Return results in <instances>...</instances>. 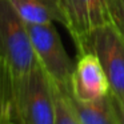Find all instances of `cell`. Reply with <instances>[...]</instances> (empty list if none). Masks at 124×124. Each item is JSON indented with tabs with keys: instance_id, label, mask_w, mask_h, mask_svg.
<instances>
[{
	"instance_id": "obj_6",
	"label": "cell",
	"mask_w": 124,
	"mask_h": 124,
	"mask_svg": "<svg viewBox=\"0 0 124 124\" xmlns=\"http://www.w3.org/2000/svg\"><path fill=\"white\" fill-rule=\"evenodd\" d=\"M70 92L73 97L81 101H93L111 92L105 71L95 54L78 56Z\"/></svg>"
},
{
	"instance_id": "obj_12",
	"label": "cell",
	"mask_w": 124,
	"mask_h": 124,
	"mask_svg": "<svg viewBox=\"0 0 124 124\" xmlns=\"http://www.w3.org/2000/svg\"><path fill=\"white\" fill-rule=\"evenodd\" d=\"M116 105V111H117V117H119V124H124V101L120 103L113 97Z\"/></svg>"
},
{
	"instance_id": "obj_5",
	"label": "cell",
	"mask_w": 124,
	"mask_h": 124,
	"mask_svg": "<svg viewBox=\"0 0 124 124\" xmlns=\"http://www.w3.org/2000/svg\"><path fill=\"white\" fill-rule=\"evenodd\" d=\"M89 54L99 57L109 81L111 93L124 101V39L111 24L99 28L89 44Z\"/></svg>"
},
{
	"instance_id": "obj_10",
	"label": "cell",
	"mask_w": 124,
	"mask_h": 124,
	"mask_svg": "<svg viewBox=\"0 0 124 124\" xmlns=\"http://www.w3.org/2000/svg\"><path fill=\"white\" fill-rule=\"evenodd\" d=\"M55 87V103H56V115L55 124H81L71 103L68 101L65 93L60 88Z\"/></svg>"
},
{
	"instance_id": "obj_3",
	"label": "cell",
	"mask_w": 124,
	"mask_h": 124,
	"mask_svg": "<svg viewBox=\"0 0 124 124\" xmlns=\"http://www.w3.org/2000/svg\"><path fill=\"white\" fill-rule=\"evenodd\" d=\"M39 64L60 89H71L75 62L68 56L54 23H25Z\"/></svg>"
},
{
	"instance_id": "obj_11",
	"label": "cell",
	"mask_w": 124,
	"mask_h": 124,
	"mask_svg": "<svg viewBox=\"0 0 124 124\" xmlns=\"http://www.w3.org/2000/svg\"><path fill=\"white\" fill-rule=\"evenodd\" d=\"M109 24L124 39V0H107Z\"/></svg>"
},
{
	"instance_id": "obj_9",
	"label": "cell",
	"mask_w": 124,
	"mask_h": 124,
	"mask_svg": "<svg viewBox=\"0 0 124 124\" xmlns=\"http://www.w3.org/2000/svg\"><path fill=\"white\" fill-rule=\"evenodd\" d=\"M12 120V76L0 60V124Z\"/></svg>"
},
{
	"instance_id": "obj_1",
	"label": "cell",
	"mask_w": 124,
	"mask_h": 124,
	"mask_svg": "<svg viewBox=\"0 0 124 124\" xmlns=\"http://www.w3.org/2000/svg\"><path fill=\"white\" fill-rule=\"evenodd\" d=\"M55 87L39 62L12 80V120L17 124H55Z\"/></svg>"
},
{
	"instance_id": "obj_8",
	"label": "cell",
	"mask_w": 124,
	"mask_h": 124,
	"mask_svg": "<svg viewBox=\"0 0 124 124\" xmlns=\"http://www.w3.org/2000/svg\"><path fill=\"white\" fill-rule=\"evenodd\" d=\"M14 8L25 23H62L60 0H11Z\"/></svg>"
},
{
	"instance_id": "obj_13",
	"label": "cell",
	"mask_w": 124,
	"mask_h": 124,
	"mask_svg": "<svg viewBox=\"0 0 124 124\" xmlns=\"http://www.w3.org/2000/svg\"><path fill=\"white\" fill-rule=\"evenodd\" d=\"M6 124H17V123H16V121H14V120H9L8 123H6Z\"/></svg>"
},
{
	"instance_id": "obj_2",
	"label": "cell",
	"mask_w": 124,
	"mask_h": 124,
	"mask_svg": "<svg viewBox=\"0 0 124 124\" xmlns=\"http://www.w3.org/2000/svg\"><path fill=\"white\" fill-rule=\"evenodd\" d=\"M0 60L9 70L12 80L27 75L38 63L27 24L11 0H0Z\"/></svg>"
},
{
	"instance_id": "obj_4",
	"label": "cell",
	"mask_w": 124,
	"mask_h": 124,
	"mask_svg": "<svg viewBox=\"0 0 124 124\" xmlns=\"http://www.w3.org/2000/svg\"><path fill=\"white\" fill-rule=\"evenodd\" d=\"M62 24L73 40L78 56L89 54V44L99 28L109 24L107 0H60Z\"/></svg>"
},
{
	"instance_id": "obj_7",
	"label": "cell",
	"mask_w": 124,
	"mask_h": 124,
	"mask_svg": "<svg viewBox=\"0 0 124 124\" xmlns=\"http://www.w3.org/2000/svg\"><path fill=\"white\" fill-rule=\"evenodd\" d=\"M71 103L81 124H119L117 111L112 93L93 101H81L72 96L70 89H62Z\"/></svg>"
}]
</instances>
